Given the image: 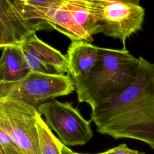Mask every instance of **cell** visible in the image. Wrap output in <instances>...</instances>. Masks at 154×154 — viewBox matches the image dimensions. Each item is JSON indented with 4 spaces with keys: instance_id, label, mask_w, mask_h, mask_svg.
<instances>
[{
    "instance_id": "obj_4",
    "label": "cell",
    "mask_w": 154,
    "mask_h": 154,
    "mask_svg": "<svg viewBox=\"0 0 154 154\" xmlns=\"http://www.w3.org/2000/svg\"><path fill=\"white\" fill-rule=\"evenodd\" d=\"M38 109L19 100L0 99V129L24 154H42L37 128Z\"/></svg>"
},
{
    "instance_id": "obj_15",
    "label": "cell",
    "mask_w": 154,
    "mask_h": 154,
    "mask_svg": "<svg viewBox=\"0 0 154 154\" xmlns=\"http://www.w3.org/2000/svg\"><path fill=\"white\" fill-rule=\"evenodd\" d=\"M103 154H145L128 147L126 144H121L117 146L103 152Z\"/></svg>"
},
{
    "instance_id": "obj_13",
    "label": "cell",
    "mask_w": 154,
    "mask_h": 154,
    "mask_svg": "<svg viewBox=\"0 0 154 154\" xmlns=\"http://www.w3.org/2000/svg\"><path fill=\"white\" fill-rule=\"evenodd\" d=\"M12 2L20 16L35 32L52 30L47 20L55 0H13Z\"/></svg>"
},
{
    "instance_id": "obj_6",
    "label": "cell",
    "mask_w": 154,
    "mask_h": 154,
    "mask_svg": "<svg viewBox=\"0 0 154 154\" xmlns=\"http://www.w3.org/2000/svg\"><path fill=\"white\" fill-rule=\"evenodd\" d=\"M100 14L102 33L120 40L123 44L141 29L145 15L139 0H97Z\"/></svg>"
},
{
    "instance_id": "obj_16",
    "label": "cell",
    "mask_w": 154,
    "mask_h": 154,
    "mask_svg": "<svg viewBox=\"0 0 154 154\" xmlns=\"http://www.w3.org/2000/svg\"><path fill=\"white\" fill-rule=\"evenodd\" d=\"M15 144L11 138L5 132L0 129V146L7 147Z\"/></svg>"
},
{
    "instance_id": "obj_17",
    "label": "cell",
    "mask_w": 154,
    "mask_h": 154,
    "mask_svg": "<svg viewBox=\"0 0 154 154\" xmlns=\"http://www.w3.org/2000/svg\"><path fill=\"white\" fill-rule=\"evenodd\" d=\"M1 147V146H0ZM4 152L5 154H24L21 151L19 150L17 146L15 144L7 146V147H1Z\"/></svg>"
},
{
    "instance_id": "obj_10",
    "label": "cell",
    "mask_w": 154,
    "mask_h": 154,
    "mask_svg": "<svg viewBox=\"0 0 154 154\" xmlns=\"http://www.w3.org/2000/svg\"><path fill=\"white\" fill-rule=\"evenodd\" d=\"M48 23L55 29L67 37L71 41H93V37L85 32L74 20L66 3V0H55L49 10Z\"/></svg>"
},
{
    "instance_id": "obj_12",
    "label": "cell",
    "mask_w": 154,
    "mask_h": 154,
    "mask_svg": "<svg viewBox=\"0 0 154 154\" xmlns=\"http://www.w3.org/2000/svg\"><path fill=\"white\" fill-rule=\"evenodd\" d=\"M66 3L75 22L90 35L102 32L97 0H66Z\"/></svg>"
},
{
    "instance_id": "obj_8",
    "label": "cell",
    "mask_w": 154,
    "mask_h": 154,
    "mask_svg": "<svg viewBox=\"0 0 154 154\" xmlns=\"http://www.w3.org/2000/svg\"><path fill=\"white\" fill-rule=\"evenodd\" d=\"M36 32L20 16L12 1L0 0V48L19 45Z\"/></svg>"
},
{
    "instance_id": "obj_9",
    "label": "cell",
    "mask_w": 154,
    "mask_h": 154,
    "mask_svg": "<svg viewBox=\"0 0 154 154\" xmlns=\"http://www.w3.org/2000/svg\"><path fill=\"white\" fill-rule=\"evenodd\" d=\"M99 47L85 40L72 41L66 57L69 73L73 82L85 79L97 58Z\"/></svg>"
},
{
    "instance_id": "obj_2",
    "label": "cell",
    "mask_w": 154,
    "mask_h": 154,
    "mask_svg": "<svg viewBox=\"0 0 154 154\" xmlns=\"http://www.w3.org/2000/svg\"><path fill=\"white\" fill-rule=\"evenodd\" d=\"M140 66L138 58L125 48L99 47L95 64L84 80L74 82L78 100L93 109L128 88L135 81Z\"/></svg>"
},
{
    "instance_id": "obj_1",
    "label": "cell",
    "mask_w": 154,
    "mask_h": 154,
    "mask_svg": "<svg viewBox=\"0 0 154 154\" xmlns=\"http://www.w3.org/2000/svg\"><path fill=\"white\" fill-rule=\"evenodd\" d=\"M134 83L116 97L91 109L98 132L114 139L141 141L154 149V64L141 56Z\"/></svg>"
},
{
    "instance_id": "obj_3",
    "label": "cell",
    "mask_w": 154,
    "mask_h": 154,
    "mask_svg": "<svg viewBox=\"0 0 154 154\" xmlns=\"http://www.w3.org/2000/svg\"><path fill=\"white\" fill-rule=\"evenodd\" d=\"M75 90L74 82L69 74L31 71L18 81L0 82V99H16L38 109L47 100L68 95Z\"/></svg>"
},
{
    "instance_id": "obj_11",
    "label": "cell",
    "mask_w": 154,
    "mask_h": 154,
    "mask_svg": "<svg viewBox=\"0 0 154 154\" xmlns=\"http://www.w3.org/2000/svg\"><path fill=\"white\" fill-rule=\"evenodd\" d=\"M1 49L0 82H12L23 79L29 70L21 46L8 45Z\"/></svg>"
},
{
    "instance_id": "obj_7",
    "label": "cell",
    "mask_w": 154,
    "mask_h": 154,
    "mask_svg": "<svg viewBox=\"0 0 154 154\" xmlns=\"http://www.w3.org/2000/svg\"><path fill=\"white\" fill-rule=\"evenodd\" d=\"M19 45L22 49L29 72L54 75L69 73L66 55L39 39L35 33Z\"/></svg>"
},
{
    "instance_id": "obj_18",
    "label": "cell",
    "mask_w": 154,
    "mask_h": 154,
    "mask_svg": "<svg viewBox=\"0 0 154 154\" xmlns=\"http://www.w3.org/2000/svg\"><path fill=\"white\" fill-rule=\"evenodd\" d=\"M58 146L61 152V154H75V152L72 151L68 147L64 146L58 139Z\"/></svg>"
},
{
    "instance_id": "obj_20",
    "label": "cell",
    "mask_w": 154,
    "mask_h": 154,
    "mask_svg": "<svg viewBox=\"0 0 154 154\" xmlns=\"http://www.w3.org/2000/svg\"><path fill=\"white\" fill-rule=\"evenodd\" d=\"M75 154H84V153H76V152H75ZM96 154H103V152H100V153H96Z\"/></svg>"
},
{
    "instance_id": "obj_5",
    "label": "cell",
    "mask_w": 154,
    "mask_h": 154,
    "mask_svg": "<svg viewBox=\"0 0 154 154\" xmlns=\"http://www.w3.org/2000/svg\"><path fill=\"white\" fill-rule=\"evenodd\" d=\"M38 111L51 130L66 146H82L93 136L91 120H86L70 102L53 99L42 104Z\"/></svg>"
},
{
    "instance_id": "obj_19",
    "label": "cell",
    "mask_w": 154,
    "mask_h": 154,
    "mask_svg": "<svg viewBox=\"0 0 154 154\" xmlns=\"http://www.w3.org/2000/svg\"><path fill=\"white\" fill-rule=\"evenodd\" d=\"M0 154H5L4 152V150L1 147H0Z\"/></svg>"
},
{
    "instance_id": "obj_14",
    "label": "cell",
    "mask_w": 154,
    "mask_h": 154,
    "mask_svg": "<svg viewBox=\"0 0 154 154\" xmlns=\"http://www.w3.org/2000/svg\"><path fill=\"white\" fill-rule=\"evenodd\" d=\"M41 116L39 114L37 116V128L42 154H61L58 146V138L53 134Z\"/></svg>"
}]
</instances>
